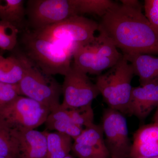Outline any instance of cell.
<instances>
[{"mask_svg": "<svg viewBox=\"0 0 158 158\" xmlns=\"http://www.w3.org/2000/svg\"><path fill=\"white\" fill-rule=\"evenodd\" d=\"M98 23L99 34L108 38L123 56L158 55V31L142 12L141 6H113Z\"/></svg>", "mask_w": 158, "mask_h": 158, "instance_id": "cell-1", "label": "cell"}, {"mask_svg": "<svg viewBox=\"0 0 158 158\" xmlns=\"http://www.w3.org/2000/svg\"><path fill=\"white\" fill-rule=\"evenodd\" d=\"M20 43L22 52L46 75L65 76L70 70L73 50L39 37L32 31L23 32Z\"/></svg>", "mask_w": 158, "mask_h": 158, "instance_id": "cell-2", "label": "cell"}, {"mask_svg": "<svg viewBox=\"0 0 158 158\" xmlns=\"http://www.w3.org/2000/svg\"><path fill=\"white\" fill-rule=\"evenodd\" d=\"M134 75L132 66L123 56L106 73L97 77L95 85L109 108L126 114Z\"/></svg>", "mask_w": 158, "mask_h": 158, "instance_id": "cell-3", "label": "cell"}, {"mask_svg": "<svg viewBox=\"0 0 158 158\" xmlns=\"http://www.w3.org/2000/svg\"><path fill=\"white\" fill-rule=\"evenodd\" d=\"M98 23L81 15H76L44 28L33 31L39 37L75 51L79 46L94 40Z\"/></svg>", "mask_w": 158, "mask_h": 158, "instance_id": "cell-4", "label": "cell"}, {"mask_svg": "<svg viewBox=\"0 0 158 158\" xmlns=\"http://www.w3.org/2000/svg\"><path fill=\"white\" fill-rule=\"evenodd\" d=\"M18 52L25 66L24 74L17 85L19 95L36 101L50 112L59 108L62 86L52 76L43 73L21 51Z\"/></svg>", "mask_w": 158, "mask_h": 158, "instance_id": "cell-5", "label": "cell"}, {"mask_svg": "<svg viewBox=\"0 0 158 158\" xmlns=\"http://www.w3.org/2000/svg\"><path fill=\"white\" fill-rule=\"evenodd\" d=\"M50 113L45 106L27 97L19 95L0 110V118L13 128L28 131L45 123Z\"/></svg>", "mask_w": 158, "mask_h": 158, "instance_id": "cell-6", "label": "cell"}, {"mask_svg": "<svg viewBox=\"0 0 158 158\" xmlns=\"http://www.w3.org/2000/svg\"><path fill=\"white\" fill-rule=\"evenodd\" d=\"M25 9L27 23L32 31L41 30L77 15L73 0H29Z\"/></svg>", "mask_w": 158, "mask_h": 158, "instance_id": "cell-7", "label": "cell"}, {"mask_svg": "<svg viewBox=\"0 0 158 158\" xmlns=\"http://www.w3.org/2000/svg\"><path fill=\"white\" fill-rule=\"evenodd\" d=\"M102 128L110 158H130L132 143L123 114L108 108L103 112Z\"/></svg>", "mask_w": 158, "mask_h": 158, "instance_id": "cell-8", "label": "cell"}, {"mask_svg": "<svg viewBox=\"0 0 158 158\" xmlns=\"http://www.w3.org/2000/svg\"><path fill=\"white\" fill-rule=\"evenodd\" d=\"M64 77L62 86L64 98L60 105L64 109H78L92 106L94 100L100 94L88 74L72 65Z\"/></svg>", "mask_w": 158, "mask_h": 158, "instance_id": "cell-9", "label": "cell"}, {"mask_svg": "<svg viewBox=\"0 0 158 158\" xmlns=\"http://www.w3.org/2000/svg\"><path fill=\"white\" fill-rule=\"evenodd\" d=\"M72 151L79 158H110L102 129L98 125L84 129L75 139Z\"/></svg>", "mask_w": 158, "mask_h": 158, "instance_id": "cell-10", "label": "cell"}, {"mask_svg": "<svg viewBox=\"0 0 158 158\" xmlns=\"http://www.w3.org/2000/svg\"><path fill=\"white\" fill-rule=\"evenodd\" d=\"M158 106V81L133 87L126 114L145 119Z\"/></svg>", "mask_w": 158, "mask_h": 158, "instance_id": "cell-11", "label": "cell"}, {"mask_svg": "<svg viewBox=\"0 0 158 158\" xmlns=\"http://www.w3.org/2000/svg\"><path fill=\"white\" fill-rule=\"evenodd\" d=\"M72 65L74 68L87 74L97 76L104 71L112 68L120 60L101 56L87 45L78 47L74 53Z\"/></svg>", "mask_w": 158, "mask_h": 158, "instance_id": "cell-12", "label": "cell"}, {"mask_svg": "<svg viewBox=\"0 0 158 158\" xmlns=\"http://www.w3.org/2000/svg\"><path fill=\"white\" fill-rule=\"evenodd\" d=\"M158 156V123L142 126L133 136L130 158Z\"/></svg>", "mask_w": 158, "mask_h": 158, "instance_id": "cell-13", "label": "cell"}, {"mask_svg": "<svg viewBox=\"0 0 158 158\" xmlns=\"http://www.w3.org/2000/svg\"><path fill=\"white\" fill-rule=\"evenodd\" d=\"M19 158H46L47 142L44 131L15 129Z\"/></svg>", "mask_w": 158, "mask_h": 158, "instance_id": "cell-14", "label": "cell"}, {"mask_svg": "<svg viewBox=\"0 0 158 158\" xmlns=\"http://www.w3.org/2000/svg\"><path fill=\"white\" fill-rule=\"evenodd\" d=\"M123 56L132 66L134 74L139 77L141 86L158 81V56L147 54Z\"/></svg>", "mask_w": 158, "mask_h": 158, "instance_id": "cell-15", "label": "cell"}, {"mask_svg": "<svg viewBox=\"0 0 158 158\" xmlns=\"http://www.w3.org/2000/svg\"><path fill=\"white\" fill-rule=\"evenodd\" d=\"M44 123L48 129L55 130L58 132L65 134L73 140L81 134L84 129L83 127L74 123L67 110L60 106L50 112Z\"/></svg>", "mask_w": 158, "mask_h": 158, "instance_id": "cell-16", "label": "cell"}, {"mask_svg": "<svg viewBox=\"0 0 158 158\" xmlns=\"http://www.w3.org/2000/svg\"><path fill=\"white\" fill-rule=\"evenodd\" d=\"M24 73V64L18 52L15 56L8 57L0 54V82L17 85Z\"/></svg>", "mask_w": 158, "mask_h": 158, "instance_id": "cell-17", "label": "cell"}, {"mask_svg": "<svg viewBox=\"0 0 158 158\" xmlns=\"http://www.w3.org/2000/svg\"><path fill=\"white\" fill-rule=\"evenodd\" d=\"M25 1L0 0V20L21 28L26 19Z\"/></svg>", "mask_w": 158, "mask_h": 158, "instance_id": "cell-18", "label": "cell"}, {"mask_svg": "<svg viewBox=\"0 0 158 158\" xmlns=\"http://www.w3.org/2000/svg\"><path fill=\"white\" fill-rule=\"evenodd\" d=\"M47 142L46 158H64L72 151V138L67 135L56 132L44 131Z\"/></svg>", "mask_w": 158, "mask_h": 158, "instance_id": "cell-19", "label": "cell"}, {"mask_svg": "<svg viewBox=\"0 0 158 158\" xmlns=\"http://www.w3.org/2000/svg\"><path fill=\"white\" fill-rule=\"evenodd\" d=\"M0 156L6 158H19L18 143L15 129L0 118Z\"/></svg>", "mask_w": 158, "mask_h": 158, "instance_id": "cell-20", "label": "cell"}, {"mask_svg": "<svg viewBox=\"0 0 158 158\" xmlns=\"http://www.w3.org/2000/svg\"><path fill=\"white\" fill-rule=\"evenodd\" d=\"M77 15L89 14L101 18L116 3L110 0H73Z\"/></svg>", "mask_w": 158, "mask_h": 158, "instance_id": "cell-21", "label": "cell"}, {"mask_svg": "<svg viewBox=\"0 0 158 158\" xmlns=\"http://www.w3.org/2000/svg\"><path fill=\"white\" fill-rule=\"evenodd\" d=\"M99 55L108 58L120 59L123 57L113 43L102 34H99L92 42L86 45Z\"/></svg>", "mask_w": 158, "mask_h": 158, "instance_id": "cell-22", "label": "cell"}, {"mask_svg": "<svg viewBox=\"0 0 158 158\" xmlns=\"http://www.w3.org/2000/svg\"><path fill=\"white\" fill-rule=\"evenodd\" d=\"M19 29L10 23L0 20V49L12 51L18 43Z\"/></svg>", "mask_w": 158, "mask_h": 158, "instance_id": "cell-23", "label": "cell"}, {"mask_svg": "<svg viewBox=\"0 0 158 158\" xmlns=\"http://www.w3.org/2000/svg\"><path fill=\"white\" fill-rule=\"evenodd\" d=\"M75 124L83 127L94 123V113L92 106L75 109H66Z\"/></svg>", "mask_w": 158, "mask_h": 158, "instance_id": "cell-24", "label": "cell"}, {"mask_svg": "<svg viewBox=\"0 0 158 158\" xmlns=\"http://www.w3.org/2000/svg\"><path fill=\"white\" fill-rule=\"evenodd\" d=\"M19 95L17 85H9L0 82V110Z\"/></svg>", "mask_w": 158, "mask_h": 158, "instance_id": "cell-25", "label": "cell"}, {"mask_svg": "<svg viewBox=\"0 0 158 158\" xmlns=\"http://www.w3.org/2000/svg\"><path fill=\"white\" fill-rule=\"evenodd\" d=\"M144 8L145 16L158 31V0H145Z\"/></svg>", "mask_w": 158, "mask_h": 158, "instance_id": "cell-26", "label": "cell"}, {"mask_svg": "<svg viewBox=\"0 0 158 158\" xmlns=\"http://www.w3.org/2000/svg\"><path fill=\"white\" fill-rule=\"evenodd\" d=\"M121 4L131 7H138L141 6L140 2L137 0H121Z\"/></svg>", "mask_w": 158, "mask_h": 158, "instance_id": "cell-27", "label": "cell"}, {"mask_svg": "<svg viewBox=\"0 0 158 158\" xmlns=\"http://www.w3.org/2000/svg\"><path fill=\"white\" fill-rule=\"evenodd\" d=\"M153 121L154 123H158V106L157 108L155 114L154 116Z\"/></svg>", "mask_w": 158, "mask_h": 158, "instance_id": "cell-28", "label": "cell"}, {"mask_svg": "<svg viewBox=\"0 0 158 158\" xmlns=\"http://www.w3.org/2000/svg\"><path fill=\"white\" fill-rule=\"evenodd\" d=\"M64 158H74L73 156H72L71 155L69 154L68 155V156H66V157H65Z\"/></svg>", "mask_w": 158, "mask_h": 158, "instance_id": "cell-29", "label": "cell"}, {"mask_svg": "<svg viewBox=\"0 0 158 158\" xmlns=\"http://www.w3.org/2000/svg\"><path fill=\"white\" fill-rule=\"evenodd\" d=\"M138 158H158V156H156L152 157H141Z\"/></svg>", "mask_w": 158, "mask_h": 158, "instance_id": "cell-30", "label": "cell"}, {"mask_svg": "<svg viewBox=\"0 0 158 158\" xmlns=\"http://www.w3.org/2000/svg\"><path fill=\"white\" fill-rule=\"evenodd\" d=\"M0 158H6L2 156H0Z\"/></svg>", "mask_w": 158, "mask_h": 158, "instance_id": "cell-31", "label": "cell"}]
</instances>
